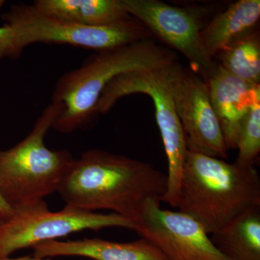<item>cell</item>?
I'll list each match as a JSON object with an SVG mask.
<instances>
[{"instance_id":"1","label":"cell","mask_w":260,"mask_h":260,"mask_svg":"<svg viewBox=\"0 0 260 260\" xmlns=\"http://www.w3.org/2000/svg\"><path fill=\"white\" fill-rule=\"evenodd\" d=\"M167 185V175L151 164L94 149L74 158L57 192L67 206L109 210L135 222L145 202L160 200Z\"/></svg>"},{"instance_id":"2","label":"cell","mask_w":260,"mask_h":260,"mask_svg":"<svg viewBox=\"0 0 260 260\" xmlns=\"http://www.w3.org/2000/svg\"><path fill=\"white\" fill-rule=\"evenodd\" d=\"M260 208V177L254 166L188 151L177 208L190 215L208 234L242 214Z\"/></svg>"},{"instance_id":"3","label":"cell","mask_w":260,"mask_h":260,"mask_svg":"<svg viewBox=\"0 0 260 260\" xmlns=\"http://www.w3.org/2000/svg\"><path fill=\"white\" fill-rule=\"evenodd\" d=\"M176 61V53L156 44L153 39L99 52L91 60L65 73L56 82L52 102L61 103L63 111L52 128L64 134L83 129L97 115L99 99L116 77L164 68Z\"/></svg>"},{"instance_id":"4","label":"cell","mask_w":260,"mask_h":260,"mask_svg":"<svg viewBox=\"0 0 260 260\" xmlns=\"http://www.w3.org/2000/svg\"><path fill=\"white\" fill-rule=\"evenodd\" d=\"M62 111L61 103L51 102L26 138L0 150V194L13 210L37 204L57 192L74 160L68 150H53L45 145L46 135Z\"/></svg>"},{"instance_id":"5","label":"cell","mask_w":260,"mask_h":260,"mask_svg":"<svg viewBox=\"0 0 260 260\" xmlns=\"http://www.w3.org/2000/svg\"><path fill=\"white\" fill-rule=\"evenodd\" d=\"M169 66L116 77L103 91L96 114H107L119 99L132 94L143 93L151 98L168 160L167 190L160 201L177 208L188 148L168 80Z\"/></svg>"},{"instance_id":"6","label":"cell","mask_w":260,"mask_h":260,"mask_svg":"<svg viewBox=\"0 0 260 260\" xmlns=\"http://www.w3.org/2000/svg\"><path fill=\"white\" fill-rule=\"evenodd\" d=\"M2 18L14 30L21 53L28 46L39 43L74 46L99 53L153 38L133 17L119 23L90 26L51 18L25 3L12 5Z\"/></svg>"},{"instance_id":"7","label":"cell","mask_w":260,"mask_h":260,"mask_svg":"<svg viewBox=\"0 0 260 260\" xmlns=\"http://www.w3.org/2000/svg\"><path fill=\"white\" fill-rule=\"evenodd\" d=\"M123 228L135 231L131 219L116 213H100L65 205L62 210H49L45 202L14 210L0 223V258L42 243L59 240L73 233Z\"/></svg>"},{"instance_id":"8","label":"cell","mask_w":260,"mask_h":260,"mask_svg":"<svg viewBox=\"0 0 260 260\" xmlns=\"http://www.w3.org/2000/svg\"><path fill=\"white\" fill-rule=\"evenodd\" d=\"M168 80L188 151L226 160V145L206 82L177 61L168 67Z\"/></svg>"},{"instance_id":"9","label":"cell","mask_w":260,"mask_h":260,"mask_svg":"<svg viewBox=\"0 0 260 260\" xmlns=\"http://www.w3.org/2000/svg\"><path fill=\"white\" fill-rule=\"evenodd\" d=\"M123 3L153 37L185 56L193 72L205 80L213 74L217 64L205 54L200 40L206 10L173 6L158 0H123Z\"/></svg>"},{"instance_id":"10","label":"cell","mask_w":260,"mask_h":260,"mask_svg":"<svg viewBox=\"0 0 260 260\" xmlns=\"http://www.w3.org/2000/svg\"><path fill=\"white\" fill-rule=\"evenodd\" d=\"M160 201L145 202L135 232L154 244L168 260H231L214 245L204 228L190 215L162 209Z\"/></svg>"},{"instance_id":"11","label":"cell","mask_w":260,"mask_h":260,"mask_svg":"<svg viewBox=\"0 0 260 260\" xmlns=\"http://www.w3.org/2000/svg\"><path fill=\"white\" fill-rule=\"evenodd\" d=\"M205 82L228 150L237 149L243 123L253 107L260 104V85L239 79L218 64Z\"/></svg>"},{"instance_id":"12","label":"cell","mask_w":260,"mask_h":260,"mask_svg":"<svg viewBox=\"0 0 260 260\" xmlns=\"http://www.w3.org/2000/svg\"><path fill=\"white\" fill-rule=\"evenodd\" d=\"M35 257L80 256L93 260H168L151 242L140 238L130 242H116L102 239L54 240L32 248Z\"/></svg>"},{"instance_id":"13","label":"cell","mask_w":260,"mask_h":260,"mask_svg":"<svg viewBox=\"0 0 260 260\" xmlns=\"http://www.w3.org/2000/svg\"><path fill=\"white\" fill-rule=\"evenodd\" d=\"M259 18V0H239L232 3L200 32V44L205 54L214 61L219 51L255 28Z\"/></svg>"},{"instance_id":"14","label":"cell","mask_w":260,"mask_h":260,"mask_svg":"<svg viewBox=\"0 0 260 260\" xmlns=\"http://www.w3.org/2000/svg\"><path fill=\"white\" fill-rule=\"evenodd\" d=\"M32 5L51 18L90 26L119 23L133 17L123 0H37Z\"/></svg>"},{"instance_id":"15","label":"cell","mask_w":260,"mask_h":260,"mask_svg":"<svg viewBox=\"0 0 260 260\" xmlns=\"http://www.w3.org/2000/svg\"><path fill=\"white\" fill-rule=\"evenodd\" d=\"M210 239L229 259L260 260V208L242 214Z\"/></svg>"},{"instance_id":"16","label":"cell","mask_w":260,"mask_h":260,"mask_svg":"<svg viewBox=\"0 0 260 260\" xmlns=\"http://www.w3.org/2000/svg\"><path fill=\"white\" fill-rule=\"evenodd\" d=\"M239 79L260 85V39L255 28L219 51L214 61Z\"/></svg>"},{"instance_id":"17","label":"cell","mask_w":260,"mask_h":260,"mask_svg":"<svg viewBox=\"0 0 260 260\" xmlns=\"http://www.w3.org/2000/svg\"><path fill=\"white\" fill-rule=\"evenodd\" d=\"M237 149L236 164L243 167L254 166L260 152V104L253 107L243 123Z\"/></svg>"},{"instance_id":"18","label":"cell","mask_w":260,"mask_h":260,"mask_svg":"<svg viewBox=\"0 0 260 260\" xmlns=\"http://www.w3.org/2000/svg\"><path fill=\"white\" fill-rule=\"evenodd\" d=\"M21 54L13 28L7 23L0 25V60L5 58L17 59Z\"/></svg>"},{"instance_id":"19","label":"cell","mask_w":260,"mask_h":260,"mask_svg":"<svg viewBox=\"0 0 260 260\" xmlns=\"http://www.w3.org/2000/svg\"><path fill=\"white\" fill-rule=\"evenodd\" d=\"M13 210L10 208V205L5 201L3 197L0 194V214L5 219L8 218L13 213Z\"/></svg>"},{"instance_id":"20","label":"cell","mask_w":260,"mask_h":260,"mask_svg":"<svg viewBox=\"0 0 260 260\" xmlns=\"http://www.w3.org/2000/svg\"><path fill=\"white\" fill-rule=\"evenodd\" d=\"M0 260H48V259H41V258L35 257V256H18V257H5L0 258Z\"/></svg>"},{"instance_id":"21","label":"cell","mask_w":260,"mask_h":260,"mask_svg":"<svg viewBox=\"0 0 260 260\" xmlns=\"http://www.w3.org/2000/svg\"><path fill=\"white\" fill-rule=\"evenodd\" d=\"M3 220H4V218H3V215L0 214V223H1V222L3 221Z\"/></svg>"}]
</instances>
